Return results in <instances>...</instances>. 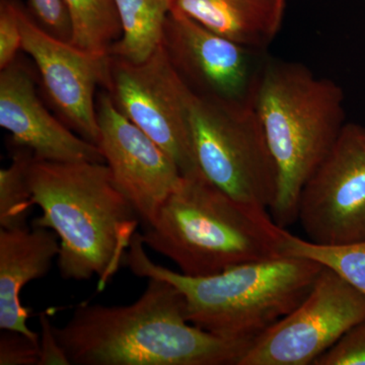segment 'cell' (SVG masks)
<instances>
[{"label":"cell","mask_w":365,"mask_h":365,"mask_svg":"<svg viewBox=\"0 0 365 365\" xmlns=\"http://www.w3.org/2000/svg\"><path fill=\"white\" fill-rule=\"evenodd\" d=\"M71 14V44L85 51L108 54L122 26L114 0H64Z\"/></svg>","instance_id":"cell-17"},{"label":"cell","mask_w":365,"mask_h":365,"mask_svg":"<svg viewBox=\"0 0 365 365\" xmlns=\"http://www.w3.org/2000/svg\"><path fill=\"white\" fill-rule=\"evenodd\" d=\"M122 35L108 51L109 56L131 63L150 58L163 44L172 0H114Z\"/></svg>","instance_id":"cell-16"},{"label":"cell","mask_w":365,"mask_h":365,"mask_svg":"<svg viewBox=\"0 0 365 365\" xmlns=\"http://www.w3.org/2000/svg\"><path fill=\"white\" fill-rule=\"evenodd\" d=\"M29 185L34 205L42 210L32 227L48 228L58 235L60 276L72 281L97 276L98 290L104 289L124 266L141 223L107 163L33 158Z\"/></svg>","instance_id":"cell-2"},{"label":"cell","mask_w":365,"mask_h":365,"mask_svg":"<svg viewBox=\"0 0 365 365\" xmlns=\"http://www.w3.org/2000/svg\"><path fill=\"white\" fill-rule=\"evenodd\" d=\"M136 232L124 266L141 278L174 284L192 325L223 339L253 342L302 304L323 266L302 257L251 262L210 276H188L155 263Z\"/></svg>","instance_id":"cell-3"},{"label":"cell","mask_w":365,"mask_h":365,"mask_svg":"<svg viewBox=\"0 0 365 365\" xmlns=\"http://www.w3.org/2000/svg\"><path fill=\"white\" fill-rule=\"evenodd\" d=\"M1 332L0 365H39L40 340L16 331Z\"/></svg>","instance_id":"cell-23"},{"label":"cell","mask_w":365,"mask_h":365,"mask_svg":"<svg viewBox=\"0 0 365 365\" xmlns=\"http://www.w3.org/2000/svg\"><path fill=\"white\" fill-rule=\"evenodd\" d=\"M143 230L144 245L174 262L184 275H215L287 256V230L268 210L235 200L201 173L182 176L155 222Z\"/></svg>","instance_id":"cell-4"},{"label":"cell","mask_w":365,"mask_h":365,"mask_svg":"<svg viewBox=\"0 0 365 365\" xmlns=\"http://www.w3.org/2000/svg\"><path fill=\"white\" fill-rule=\"evenodd\" d=\"M20 21L21 51L37 67L53 109L72 131L98 145L96 93L98 88L109 85V55L85 51L52 37L32 20L21 4Z\"/></svg>","instance_id":"cell-11"},{"label":"cell","mask_w":365,"mask_h":365,"mask_svg":"<svg viewBox=\"0 0 365 365\" xmlns=\"http://www.w3.org/2000/svg\"><path fill=\"white\" fill-rule=\"evenodd\" d=\"M100 141L118 188L146 227L182 181L176 163L148 134L124 116L107 90L97 96Z\"/></svg>","instance_id":"cell-12"},{"label":"cell","mask_w":365,"mask_h":365,"mask_svg":"<svg viewBox=\"0 0 365 365\" xmlns=\"http://www.w3.org/2000/svg\"><path fill=\"white\" fill-rule=\"evenodd\" d=\"M26 9L32 20L46 33L71 43L73 29L64 0H28Z\"/></svg>","instance_id":"cell-20"},{"label":"cell","mask_w":365,"mask_h":365,"mask_svg":"<svg viewBox=\"0 0 365 365\" xmlns=\"http://www.w3.org/2000/svg\"><path fill=\"white\" fill-rule=\"evenodd\" d=\"M0 126L11 134V148L32 151L36 160L106 163L98 145L72 131L45 107L35 76L20 56L0 71Z\"/></svg>","instance_id":"cell-13"},{"label":"cell","mask_w":365,"mask_h":365,"mask_svg":"<svg viewBox=\"0 0 365 365\" xmlns=\"http://www.w3.org/2000/svg\"><path fill=\"white\" fill-rule=\"evenodd\" d=\"M11 163L0 170V227H29L28 217L34 203L29 185V170L34 158L32 151L11 148Z\"/></svg>","instance_id":"cell-19"},{"label":"cell","mask_w":365,"mask_h":365,"mask_svg":"<svg viewBox=\"0 0 365 365\" xmlns=\"http://www.w3.org/2000/svg\"><path fill=\"white\" fill-rule=\"evenodd\" d=\"M54 331L73 365H239L253 343L192 325L184 295L160 278L131 304L81 302Z\"/></svg>","instance_id":"cell-1"},{"label":"cell","mask_w":365,"mask_h":365,"mask_svg":"<svg viewBox=\"0 0 365 365\" xmlns=\"http://www.w3.org/2000/svg\"><path fill=\"white\" fill-rule=\"evenodd\" d=\"M283 251L321 264L365 295V240L349 244L319 245L287 232Z\"/></svg>","instance_id":"cell-18"},{"label":"cell","mask_w":365,"mask_h":365,"mask_svg":"<svg viewBox=\"0 0 365 365\" xmlns=\"http://www.w3.org/2000/svg\"><path fill=\"white\" fill-rule=\"evenodd\" d=\"M254 106L277 168L271 216L285 228L297 222L302 188L346 124L344 93L302 64L266 59Z\"/></svg>","instance_id":"cell-5"},{"label":"cell","mask_w":365,"mask_h":365,"mask_svg":"<svg viewBox=\"0 0 365 365\" xmlns=\"http://www.w3.org/2000/svg\"><path fill=\"white\" fill-rule=\"evenodd\" d=\"M299 220L309 241L365 240V126L346 123L300 193Z\"/></svg>","instance_id":"cell-10"},{"label":"cell","mask_w":365,"mask_h":365,"mask_svg":"<svg viewBox=\"0 0 365 365\" xmlns=\"http://www.w3.org/2000/svg\"><path fill=\"white\" fill-rule=\"evenodd\" d=\"M365 318V295L324 267L292 313L253 341L239 365H309Z\"/></svg>","instance_id":"cell-8"},{"label":"cell","mask_w":365,"mask_h":365,"mask_svg":"<svg viewBox=\"0 0 365 365\" xmlns=\"http://www.w3.org/2000/svg\"><path fill=\"white\" fill-rule=\"evenodd\" d=\"M109 59L105 90L119 111L173 158L182 176L199 174L190 123L193 93L175 71L163 44L140 63Z\"/></svg>","instance_id":"cell-7"},{"label":"cell","mask_w":365,"mask_h":365,"mask_svg":"<svg viewBox=\"0 0 365 365\" xmlns=\"http://www.w3.org/2000/svg\"><path fill=\"white\" fill-rule=\"evenodd\" d=\"M21 2L0 0V71L11 66L21 50Z\"/></svg>","instance_id":"cell-21"},{"label":"cell","mask_w":365,"mask_h":365,"mask_svg":"<svg viewBox=\"0 0 365 365\" xmlns=\"http://www.w3.org/2000/svg\"><path fill=\"white\" fill-rule=\"evenodd\" d=\"M314 365H365V318L352 326Z\"/></svg>","instance_id":"cell-22"},{"label":"cell","mask_w":365,"mask_h":365,"mask_svg":"<svg viewBox=\"0 0 365 365\" xmlns=\"http://www.w3.org/2000/svg\"><path fill=\"white\" fill-rule=\"evenodd\" d=\"M287 0H172V11L247 47L264 51L279 33Z\"/></svg>","instance_id":"cell-15"},{"label":"cell","mask_w":365,"mask_h":365,"mask_svg":"<svg viewBox=\"0 0 365 365\" xmlns=\"http://www.w3.org/2000/svg\"><path fill=\"white\" fill-rule=\"evenodd\" d=\"M38 318L41 328L39 365H71L66 353L57 339L54 324L52 323L48 312H41Z\"/></svg>","instance_id":"cell-24"},{"label":"cell","mask_w":365,"mask_h":365,"mask_svg":"<svg viewBox=\"0 0 365 365\" xmlns=\"http://www.w3.org/2000/svg\"><path fill=\"white\" fill-rule=\"evenodd\" d=\"M163 47L195 97L225 105H254L266 58L179 11H170Z\"/></svg>","instance_id":"cell-9"},{"label":"cell","mask_w":365,"mask_h":365,"mask_svg":"<svg viewBox=\"0 0 365 365\" xmlns=\"http://www.w3.org/2000/svg\"><path fill=\"white\" fill-rule=\"evenodd\" d=\"M199 170L235 200L270 210L278 173L254 105H225L195 97L190 109Z\"/></svg>","instance_id":"cell-6"},{"label":"cell","mask_w":365,"mask_h":365,"mask_svg":"<svg viewBox=\"0 0 365 365\" xmlns=\"http://www.w3.org/2000/svg\"><path fill=\"white\" fill-rule=\"evenodd\" d=\"M59 251L58 235L48 228L0 230V330L40 340L26 324L30 311L21 304V290L49 272Z\"/></svg>","instance_id":"cell-14"}]
</instances>
